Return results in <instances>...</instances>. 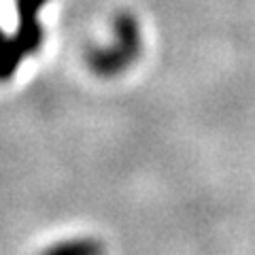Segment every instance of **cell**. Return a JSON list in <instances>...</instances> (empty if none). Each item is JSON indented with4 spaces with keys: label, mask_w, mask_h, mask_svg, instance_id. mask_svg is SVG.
Here are the masks:
<instances>
[{
    "label": "cell",
    "mask_w": 255,
    "mask_h": 255,
    "mask_svg": "<svg viewBox=\"0 0 255 255\" xmlns=\"http://www.w3.org/2000/svg\"><path fill=\"white\" fill-rule=\"evenodd\" d=\"M142 53L140 21L130 11H119L113 17V41L109 45H94L85 53V62L96 77L113 79L124 75Z\"/></svg>",
    "instance_id": "1"
},
{
    "label": "cell",
    "mask_w": 255,
    "mask_h": 255,
    "mask_svg": "<svg viewBox=\"0 0 255 255\" xmlns=\"http://www.w3.org/2000/svg\"><path fill=\"white\" fill-rule=\"evenodd\" d=\"M49 0H15L19 26L11 38L0 45V81H9L17 73L19 64L30 53H36L45 41V30L38 19L43 6Z\"/></svg>",
    "instance_id": "2"
},
{
    "label": "cell",
    "mask_w": 255,
    "mask_h": 255,
    "mask_svg": "<svg viewBox=\"0 0 255 255\" xmlns=\"http://www.w3.org/2000/svg\"><path fill=\"white\" fill-rule=\"evenodd\" d=\"M105 245L96 238H70V241L55 243L41 253V255H105Z\"/></svg>",
    "instance_id": "3"
},
{
    "label": "cell",
    "mask_w": 255,
    "mask_h": 255,
    "mask_svg": "<svg viewBox=\"0 0 255 255\" xmlns=\"http://www.w3.org/2000/svg\"><path fill=\"white\" fill-rule=\"evenodd\" d=\"M6 41V34H4V32H2V28H0V45H2Z\"/></svg>",
    "instance_id": "4"
}]
</instances>
